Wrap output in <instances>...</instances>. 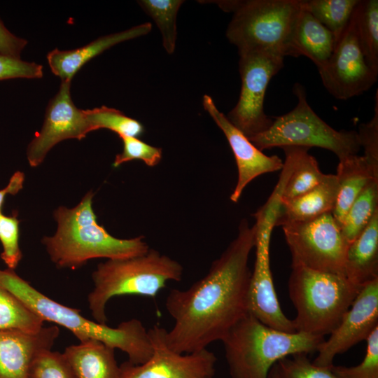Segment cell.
<instances>
[{"label": "cell", "mask_w": 378, "mask_h": 378, "mask_svg": "<svg viewBox=\"0 0 378 378\" xmlns=\"http://www.w3.org/2000/svg\"><path fill=\"white\" fill-rule=\"evenodd\" d=\"M255 239V226L243 218L237 237L203 278L187 289L170 290L165 307L174 324L165 339L173 351L190 354L206 349L221 341L248 312V258Z\"/></svg>", "instance_id": "obj_1"}, {"label": "cell", "mask_w": 378, "mask_h": 378, "mask_svg": "<svg viewBox=\"0 0 378 378\" xmlns=\"http://www.w3.org/2000/svg\"><path fill=\"white\" fill-rule=\"evenodd\" d=\"M92 191L74 207L60 206L53 212L57 230L41 241L58 268L78 269L94 258L121 259L145 253L150 248L143 236L119 239L97 220Z\"/></svg>", "instance_id": "obj_2"}, {"label": "cell", "mask_w": 378, "mask_h": 378, "mask_svg": "<svg viewBox=\"0 0 378 378\" xmlns=\"http://www.w3.org/2000/svg\"><path fill=\"white\" fill-rule=\"evenodd\" d=\"M0 286L20 299L44 321L61 326L78 340H95L127 354L128 362L134 365L146 362L153 354L148 330L138 319L132 318L111 328L91 321L80 310L63 305L41 293L19 276L14 270H0Z\"/></svg>", "instance_id": "obj_3"}, {"label": "cell", "mask_w": 378, "mask_h": 378, "mask_svg": "<svg viewBox=\"0 0 378 378\" xmlns=\"http://www.w3.org/2000/svg\"><path fill=\"white\" fill-rule=\"evenodd\" d=\"M323 337L270 328L248 312L222 339L231 378H268L280 359L317 351Z\"/></svg>", "instance_id": "obj_4"}, {"label": "cell", "mask_w": 378, "mask_h": 378, "mask_svg": "<svg viewBox=\"0 0 378 378\" xmlns=\"http://www.w3.org/2000/svg\"><path fill=\"white\" fill-rule=\"evenodd\" d=\"M183 272L178 261L153 248L139 255L99 263L92 274L94 287L88 295L91 314L96 322L106 324V306L112 298H154L168 281H181Z\"/></svg>", "instance_id": "obj_5"}, {"label": "cell", "mask_w": 378, "mask_h": 378, "mask_svg": "<svg viewBox=\"0 0 378 378\" xmlns=\"http://www.w3.org/2000/svg\"><path fill=\"white\" fill-rule=\"evenodd\" d=\"M290 299L295 309L297 332L324 337L339 325L360 288L344 274L291 266Z\"/></svg>", "instance_id": "obj_6"}, {"label": "cell", "mask_w": 378, "mask_h": 378, "mask_svg": "<svg viewBox=\"0 0 378 378\" xmlns=\"http://www.w3.org/2000/svg\"><path fill=\"white\" fill-rule=\"evenodd\" d=\"M233 12L226 36L238 52L265 50L286 57V50L297 18L301 0H247L218 1Z\"/></svg>", "instance_id": "obj_7"}, {"label": "cell", "mask_w": 378, "mask_h": 378, "mask_svg": "<svg viewBox=\"0 0 378 378\" xmlns=\"http://www.w3.org/2000/svg\"><path fill=\"white\" fill-rule=\"evenodd\" d=\"M293 92L297 105L288 113L274 117L265 132L250 138L261 151L274 147H318L334 153L339 160L357 155L360 150L357 132L336 130L323 120L307 101L304 88L295 83Z\"/></svg>", "instance_id": "obj_8"}, {"label": "cell", "mask_w": 378, "mask_h": 378, "mask_svg": "<svg viewBox=\"0 0 378 378\" xmlns=\"http://www.w3.org/2000/svg\"><path fill=\"white\" fill-rule=\"evenodd\" d=\"M281 192L282 190L276 186L267 202L253 214L255 260L248 287V312L270 328L295 332L293 320L286 316L279 304L270 268V239Z\"/></svg>", "instance_id": "obj_9"}, {"label": "cell", "mask_w": 378, "mask_h": 378, "mask_svg": "<svg viewBox=\"0 0 378 378\" xmlns=\"http://www.w3.org/2000/svg\"><path fill=\"white\" fill-rule=\"evenodd\" d=\"M281 227L291 254V266L344 275L349 244L332 212Z\"/></svg>", "instance_id": "obj_10"}, {"label": "cell", "mask_w": 378, "mask_h": 378, "mask_svg": "<svg viewBox=\"0 0 378 378\" xmlns=\"http://www.w3.org/2000/svg\"><path fill=\"white\" fill-rule=\"evenodd\" d=\"M241 91L235 106L226 116L248 139L267 131L273 119L264 111V99L272 78L284 66L279 53L253 50L239 52Z\"/></svg>", "instance_id": "obj_11"}, {"label": "cell", "mask_w": 378, "mask_h": 378, "mask_svg": "<svg viewBox=\"0 0 378 378\" xmlns=\"http://www.w3.org/2000/svg\"><path fill=\"white\" fill-rule=\"evenodd\" d=\"M167 330L154 325L148 330L153 347L151 356L144 363L130 362L120 366L119 378H211L217 358L205 349L190 354H180L168 346Z\"/></svg>", "instance_id": "obj_12"}, {"label": "cell", "mask_w": 378, "mask_h": 378, "mask_svg": "<svg viewBox=\"0 0 378 378\" xmlns=\"http://www.w3.org/2000/svg\"><path fill=\"white\" fill-rule=\"evenodd\" d=\"M325 88L335 98L346 100L368 90L377 81L360 50L352 18L328 62L318 69Z\"/></svg>", "instance_id": "obj_13"}, {"label": "cell", "mask_w": 378, "mask_h": 378, "mask_svg": "<svg viewBox=\"0 0 378 378\" xmlns=\"http://www.w3.org/2000/svg\"><path fill=\"white\" fill-rule=\"evenodd\" d=\"M71 82L61 81L57 94L48 103L42 127L28 145L27 158L31 167L39 166L58 143L81 140L91 132L85 111L78 108L71 96Z\"/></svg>", "instance_id": "obj_14"}, {"label": "cell", "mask_w": 378, "mask_h": 378, "mask_svg": "<svg viewBox=\"0 0 378 378\" xmlns=\"http://www.w3.org/2000/svg\"><path fill=\"white\" fill-rule=\"evenodd\" d=\"M378 327V278L363 286L337 328L323 340L313 363L333 364L335 357L361 341H366Z\"/></svg>", "instance_id": "obj_15"}, {"label": "cell", "mask_w": 378, "mask_h": 378, "mask_svg": "<svg viewBox=\"0 0 378 378\" xmlns=\"http://www.w3.org/2000/svg\"><path fill=\"white\" fill-rule=\"evenodd\" d=\"M202 104L204 110L225 134L234 154L238 178L230 198L232 202H237L250 182L262 174L281 170L284 162L277 155H267L256 148L218 109L210 96L204 95Z\"/></svg>", "instance_id": "obj_16"}, {"label": "cell", "mask_w": 378, "mask_h": 378, "mask_svg": "<svg viewBox=\"0 0 378 378\" xmlns=\"http://www.w3.org/2000/svg\"><path fill=\"white\" fill-rule=\"evenodd\" d=\"M59 334L57 326L38 332L0 330V378H29L31 365L42 352L52 349Z\"/></svg>", "instance_id": "obj_17"}, {"label": "cell", "mask_w": 378, "mask_h": 378, "mask_svg": "<svg viewBox=\"0 0 378 378\" xmlns=\"http://www.w3.org/2000/svg\"><path fill=\"white\" fill-rule=\"evenodd\" d=\"M152 24L145 22L127 30L102 36L78 48L60 50L54 49L47 55L51 71L60 78L61 81H71L75 74L88 62L106 50L121 42L148 34Z\"/></svg>", "instance_id": "obj_18"}, {"label": "cell", "mask_w": 378, "mask_h": 378, "mask_svg": "<svg viewBox=\"0 0 378 378\" xmlns=\"http://www.w3.org/2000/svg\"><path fill=\"white\" fill-rule=\"evenodd\" d=\"M339 183L335 174H326L316 187L294 198L281 200L276 226L315 218L332 212L337 197Z\"/></svg>", "instance_id": "obj_19"}, {"label": "cell", "mask_w": 378, "mask_h": 378, "mask_svg": "<svg viewBox=\"0 0 378 378\" xmlns=\"http://www.w3.org/2000/svg\"><path fill=\"white\" fill-rule=\"evenodd\" d=\"M335 45L334 35L311 13L302 8L291 32L285 55L305 56L319 69L328 62Z\"/></svg>", "instance_id": "obj_20"}, {"label": "cell", "mask_w": 378, "mask_h": 378, "mask_svg": "<svg viewBox=\"0 0 378 378\" xmlns=\"http://www.w3.org/2000/svg\"><path fill=\"white\" fill-rule=\"evenodd\" d=\"M344 271L346 279L359 288L378 278V211L362 233L349 244Z\"/></svg>", "instance_id": "obj_21"}, {"label": "cell", "mask_w": 378, "mask_h": 378, "mask_svg": "<svg viewBox=\"0 0 378 378\" xmlns=\"http://www.w3.org/2000/svg\"><path fill=\"white\" fill-rule=\"evenodd\" d=\"M114 349L95 340L67 346L63 354L77 378H119Z\"/></svg>", "instance_id": "obj_22"}, {"label": "cell", "mask_w": 378, "mask_h": 378, "mask_svg": "<svg viewBox=\"0 0 378 378\" xmlns=\"http://www.w3.org/2000/svg\"><path fill=\"white\" fill-rule=\"evenodd\" d=\"M335 175L339 191L332 214L340 225L356 197L371 180L378 179V173L363 155L357 154L339 160Z\"/></svg>", "instance_id": "obj_23"}, {"label": "cell", "mask_w": 378, "mask_h": 378, "mask_svg": "<svg viewBox=\"0 0 378 378\" xmlns=\"http://www.w3.org/2000/svg\"><path fill=\"white\" fill-rule=\"evenodd\" d=\"M352 20L364 57L378 74V1L360 0Z\"/></svg>", "instance_id": "obj_24"}, {"label": "cell", "mask_w": 378, "mask_h": 378, "mask_svg": "<svg viewBox=\"0 0 378 378\" xmlns=\"http://www.w3.org/2000/svg\"><path fill=\"white\" fill-rule=\"evenodd\" d=\"M378 211V179L370 181L349 207L341 225L342 233L349 244L366 228Z\"/></svg>", "instance_id": "obj_25"}, {"label": "cell", "mask_w": 378, "mask_h": 378, "mask_svg": "<svg viewBox=\"0 0 378 378\" xmlns=\"http://www.w3.org/2000/svg\"><path fill=\"white\" fill-rule=\"evenodd\" d=\"M360 0H301L311 13L335 36L336 43L347 27Z\"/></svg>", "instance_id": "obj_26"}, {"label": "cell", "mask_w": 378, "mask_h": 378, "mask_svg": "<svg viewBox=\"0 0 378 378\" xmlns=\"http://www.w3.org/2000/svg\"><path fill=\"white\" fill-rule=\"evenodd\" d=\"M306 147L298 146L295 165L283 188L281 200H288L316 187L323 179L316 159Z\"/></svg>", "instance_id": "obj_27"}, {"label": "cell", "mask_w": 378, "mask_h": 378, "mask_svg": "<svg viewBox=\"0 0 378 378\" xmlns=\"http://www.w3.org/2000/svg\"><path fill=\"white\" fill-rule=\"evenodd\" d=\"M44 321L13 293L0 286V330L38 332Z\"/></svg>", "instance_id": "obj_28"}, {"label": "cell", "mask_w": 378, "mask_h": 378, "mask_svg": "<svg viewBox=\"0 0 378 378\" xmlns=\"http://www.w3.org/2000/svg\"><path fill=\"white\" fill-rule=\"evenodd\" d=\"M182 0H140L139 5L155 22L162 35V46L171 55L176 48V17Z\"/></svg>", "instance_id": "obj_29"}, {"label": "cell", "mask_w": 378, "mask_h": 378, "mask_svg": "<svg viewBox=\"0 0 378 378\" xmlns=\"http://www.w3.org/2000/svg\"><path fill=\"white\" fill-rule=\"evenodd\" d=\"M84 111L91 132L106 129L116 133L119 137H137L144 132V125L139 121L118 109L102 106Z\"/></svg>", "instance_id": "obj_30"}, {"label": "cell", "mask_w": 378, "mask_h": 378, "mask_svg": "<svg viewBox=\"0 0 378 378\" xmlns=\"http://www.w3.org/2000/svg\"><path fill=\"white\" fill-rule=\"evenodd\" d=\"M307 354L286 356L271 368L276 378H336L330 365L318 366L310 361Z\"/></svg>", "instance_id": "obj_31"}, {"label": "cell", "mask_w": 378, "mask_h": 378, "mask_svg": "<svg viewBox=\"0 0 378 378\" xmlns=\"http://www.w3.org/2000/svg\"><path fill=\"white\" fill-rule=\"evenodd\" d=\"M366 354L358 365L353 367L330 365L336 378H378V327L366 340Z\"/></svg>", "instance_id": "obj_32"}, {"label": "cell", "mask_w": 378, "mask_h": 378, "mask_svg": "<svg viewBox=\"0 0 378 378\" xmlns=\"http://www.w3.org/2000/svg\"><path fill=\"white\" fill-rule=\"evenodd\" d=\"M122 150L117 154L113 162V167H118L125 162L138 160L148 167L158 165L162 158L161 148L151 146L137 137L122 136Z\"/></svg>", "instance_id": "obj_33"}, {"label": "cell", "mask_w": 378, "mask_h": 378, "mask_svg": "<svg viewBox=\"0 0 378 378\" xmlns=\"http://www.w3.org/2000/svg\"><path fill=\"white\" fill-rule=\"evenodd\" d=\"M20 221L13 216L0 214V242L2 246L1 258L8 267L14 270L22 258L19 244Z\"/></svg>", "instance_id": "obj_34"}, {"label": "cell", "mask_w": 378, "mask_h": 378, "mask_svg": "<svg viewBox=\"0 0 378 378\" xmlns=\"http://www.w3.org/2000/svg\"><path fill=\"white\" fill-rule=\"evenodd\" d=\"M29 378H77L63 353L46 350L34 360Z\"/></svg>", "instance_id": "obj_35"}, {"label": "cell", "mask_w": 378, "mask_h": 378, "mask_svg": "<svg viewBox=\"0 0 378 378\" xmlns=\"http://www.w3.org/2000/svg\"><path fill=\"white\" fill-rule=\"evenodd\" d=\"M378 97L376 93L374 114L372 118L365 123H362L357 132L360 148L364 149V157L378 173Z\"/></svg>", "instance_id": "obj_36"}, {"label": "cell", "mask_w": 378, "mask_h": 378, "mask_svg": "<svg viewBox=\"0 0 378 378\" xmlns=\"http://www.w3.org/2000/svg\"><path fill=\"white\" fill-rule=\"evenodd\" d=\"M43 66L21 58L0 54V81L13 78H40Z\"/></svg>", "instance_id": "obj_37"}, {"label": "cell", "mask_w": 378, "mask_h": 378, "mask_svg": "<svg viewBox=\"0 0 378 378\" xmlns=\"http://www.w3.org/2000/svg\"><path fill=\"white\" fill-rule=\"evenodd\" d=\"M27 41L11 33L0 18V54L20 58Z\"/></svg>", "instance_id": "obj_38"}, {"label": "cell", "mask_w": 378, "mask_h": 378, "mask_svg": "<svg viewBox=\"0 0 378 378\" xmlns=\"http://www.w3.org/2000/svg\"><path fill=\"white\" fill-rule=\"evenodd\" d=\"M24 182V173L17 171L11 176L6 186L0 190V214L6 197L8 195H15L18 193L23 188Z\"/></svg>", "instance_id": "obj_39"}, {"label": "cell", "mask_w": 378, "mask_h": 378, "mask_svg": "<svg viewBox=\"0 0 378 378\" xmlns=\"http://www.w3.org/2000/svg\"><path fill=\"white\" fill-rule=\"evenodd\" d=\"M268 378H276L274 374L270 370Z\"/></svg>", "instance_id": "obj_40"}, {"label": "cell", "mask_w": 378, "mask_h": 378, "mask_svg": "<svg viewBox=\"0 0 378 378\" xmlns=\"http://www.w3.org/2000/svg\"><path fill=\"white\" fill-rule=\"evenodd\" d=\"M211 378H213V377H211Z\"/></svg>", "instance_id": "obj_41"}]
</instances>
